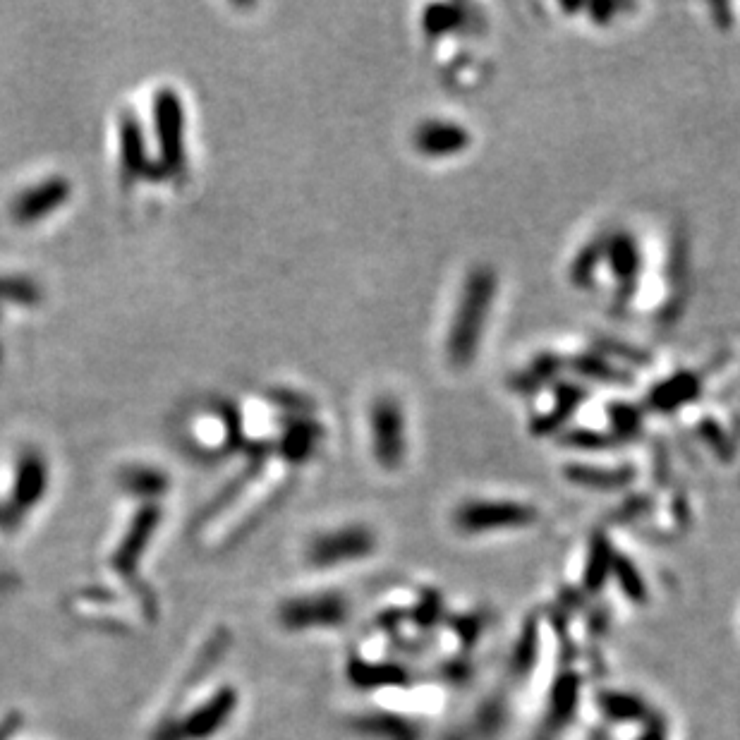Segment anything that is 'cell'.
<instances>
[{
    "mask_svg": "<svg viewBox=\"0 0 740 740\" xmlns=\"http://www.w3.org/2000/svg\"><path fill=\"white\" fill-rule=\"evenodd\" d=\"M238 705V695L233 688H221L202 707L187 714L183 721H173L171 726H161L154 740H204L211 738L230 719Z\"/></svg>",
    "mask_w": 740,
    "mask_h": 740,
    "instance_id": "1",
    "label": "cell"
},
{
    "mask_svg": "<svg viewBox=\"0 0 740 740\" xmlns=\"http://www.w3.org/2000/svg\"><path fill=\"white\" fill-rule=\"evenodd\" d=\"M491 297V283L484 276L472 278L460 300V312L451 333V353L453 357H467L472 353V343L479 341V333L484 329L487 319V305Z\"/></svg>",
    "mask_w": 740,
    "mask_h": 740,
    "instance_id": "2",
    "label": "cell"
},
{
    "mask_svg": "<svg viewBox=\"0 0 740 740\" xmlns=\"http://www.w3.org/2000/svg\"><path fill=\"white\" fill-rule=\"evenodd\" d=\"M156 132H159V144L163 151V161H166L168 175L173 171L183 168V130H185V118H183V106H180L178 94L171 89H161L156 94Z\"/></svg>",
    "mask_w": 740,
    "mask_h": 740,
    "instance_id": "3",
    "label": "cell"
},
{
    "mask_svg": "<svg viewBox=\"0 0 740 740\" xmlns=\"http://www.w3.org/2000/svg\"><path fill=\"white\" fill-rule=\"evenodd\" d=\"M70 197V185L65 178H48L44 183L29 187L12 202V216L20 223H34L56 211Z\"/></svg>",
    "mask_w": 740,
    "mask_h": 740,
    "instance_id": "4",
    "label": "cell"
},
{
    "mask_svg": "<svg viewBox=\"0 0 740 740\" xmlns=\"http://www.w3.org/2000/svg\"><path fill=\"white\" fill-rule=\"evenodd\" d=\"M159 515L161 511L156 506L142 508V511L137 513L130 532H127V537L123 539V544H120L118 551H115L113 568L118 570V573H123L125 578H130V575L135 573L139 556H142L144 547H147L151 532H154L156 525H159Z\"/></svg>",
    "mask_w": 740,
    "mask_h": 740,
    "instance_id": "5",
    "label": "cell"
},
{
    "mask_svg": "<svg viewBox=\"0 0 740 740\" xmlns=\"http://www.w3.org/2000/svg\"><path fill=\"white\" fill-rule=\"evenodd\" d=\"M374 444L384 458H393L403 446V417L391 400H381L372 412Z\"/></svg>",
    "mask_w": 740,
    "mask_h": 740,
    "instance_id": "6",
    "label": "cell"
},
{
    "mask_svg": "<svg viewBox=\"0 0 740 740\" xmlns=\"http://www.w3.org/2000/svg\"><path fill=\"white\" fill-rule=\"evenodd\" d=\"M336 599H297V602H288L281 609V621L290 628L312 626V623H331L338 618Z\"/></svg>",
    "mask_w": 740,
    "mask_h": 740,
    "instance_id": "7",
    "label": "cell"
},
{
    "mask_svg": "<svg viewBox=\"0 0 740 740\" xmlns=\"http://www.w3.org/2000/svg\"><path fill=\"white\" fill-rule=\"evenodd\" d=\"M367 544V535H362L360 530H345L336 532V535L321 537L317 544L312 547V558L317 563H336L343 558L362 554Z\"/></svg>",
    "mask_w": 740,
    "mask_h": 740,
    "instance_id": "8",
    "label": "cell"
},
{
    "mask_svg": "<svg viewBox=\"0 0 740 740\" xmlns=\"http://www.w3.org/2000/svg\"><path fill=\"white\" fill-rule=\"evenodd\" d=\"M46 489V467L39 456H24L15 479V503L20 508H29L39 501Z\"/></svg>",
    "mask_w": 740,
    "mask_h": 740,
    "instance_id": "9",
    "label": "cell"
},
{
    "mask_svg": "<svg viewBox=\"0 0 740 740\" xmlns=\"http://www.w3.org/2000/svg\"><path fill=\"white\" fill-rule=\"evenodd\" d=\"M120 151H123V171L125 178L135 180L137 175H144L147 168V159H144V137L142 127L132 115H125L123 125H120Z\"/></svg>",
    "mask_w": 740,
    "mask_h": 740,
    "instance_id": "10",
    "label": "cell"
},
{
    "mask_svg": "<svg viewBox=\"0 0 740 740\" xmlns=\"http://www.w3.org/2000/svg\"><path fill=\"white\" fill-rule=\"evenodd\" d=\"M417 142H420L422 151H429L432 156H444V151H453V149L465 147L467 137L458 125L429 123L427 127H422Z\"/></svg>",
    "mask_w": 740,
    "mask_h": 740,
    "instance_id": "11",
    "label": "cell"
},
{
    "mask_svg": "<svg viewBox=\"0 0 740 740\" xmlns=\"http://www.w3.org/2000/svg\"><path fill=\"white\" fill-rule=\"evenodd\" d=\"M123 484L127 491L139 496H156L166 489V477L159 475L156 470H149V467H130V470L123 475Z\"/></svg>",
    "mask_w": 740,
    "mask_h": 740,
    "instance_id": "12",
    "label": "cell"
},
{
    "mask_svg": "<svg viewBox=\"0 0 740 740\" xmlns=\"http://www.w3.org/2000/svg\"><path fill=\"white\" fill-rule=\"evenodd\" d=\"M20 729V714H10L8 719L0 724V740H10Z\"/></svg>",
    "mask_w": 740,
    "mask_h": 740,
    "instance_id": "13",
    "label": "cell"
}]
</instances>
